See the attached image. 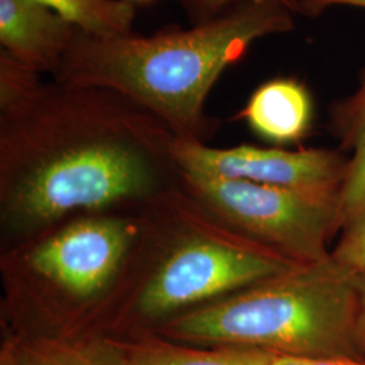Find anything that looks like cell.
<instances>
[{"label": "cell", "instance_id": "cell-5", "mask_svg": "<svg viewBox=\"0 0 365 365\" xmlns=\"http://www.w3.org/2000/svg\"><path fill=\"white\" fill-rule=\"evenodd\" d=\"M354 302V274L329 257L178 315L155 333L203 346L360 357L353 344Z\"/></svg>", "mask_w": 365, "mask_h": 365}, {"label": "cell", "instance_id": "cell-4", "mask_svg": "<svg viewBox=\"0 0 365 365\" xmlns=\"http://www.w3.org/2000/svg\"><path fill=\"white\" fill-rule=\"evenodd\" d=\"M141 226V207L83 212L0 249L1 337H102Z\"/></svg>", "mask_w": 365, "mask_h": 365}, {"label": "cell", "instance_id": "cell-8", "mask_svg": "<svg viewBox=\"0 0 365 365\" xmlns=\"http://www.w3.org/2000/svg\"><path fill=\"white\" fill-rule=\"evenodd\" d=\"M81 30L34 0H0V45L21 66L54 75Z\"/></svg>", "mask_w": 365, "mask_h": 365}, {"label": "cell", "instance_id": "cell-3", "mask_svg": "<svg viewBox=\"0 0 365 365\" xmlns=\"http://www.w3.org/2000/svg\"><path fill=\"white\" fill-rule=\"evenodd\" d=\"M141 214L102 337L155 331L178 315L303 265L235 232L182 185L143 206Z\"/></svg>", "mask_w": 365, "mask_h": 365}, {"label": "cell", "instance_id": "cell-13", "mask_svg": "<svg viewBox=\"0 0 365 365\" xmlns=\"http://www.w3.org/2000/svg\"><path fill=\"white\" fill-rule=\"evenodd\" d=\"M341 130L345 145L352 150L339 192L342 223L365 199V78L360 90L344 107Z\"/></svg>", "mask_w": 365, "mask_h": 365}, {"label": "cell", "instance_id": "cell-11", "mask_svg": "<svg viewBox=\"0 0 365 365\" xmlns=\"http://www.w3.org/2000/svg\"><path fill=\"white\" fill-rule=\"evenodd\" d=\"M0 365H111L103 337H1Z\"/></svg>", "mask_w": 365, "mask_h": 365}, {"label": "cell", "instance_id": "cell-14", "mask_svg": "<svg viewBox=\"0 0 365 365\" xmlns=\"http://www.w3.org/2000/svg\"><path fill=\"white\" fill-rule=\"evenodd\" d=\"M341 230L330 259L344 269L359 274L365 269V199L345 218Z\"/></svg>", "mask_w": 365, "mask_h": 365}, {"label": "cell", "instance_id": "cell-2", "mask_svg": "<svg viewBox=\"0 0 365 365\" xmlns=\"http://www.w3.org/2000/svg\"><path fill=\"white\" fill-rule=\"evenodd\" d=\"M292 15L280 0H238L212 21L148 37L80 31L52 78L119 92L160 118L176 138L209 144L220 122L205 107L217 80L255 41L291 31Z\"/></svg>", "mask_w": 365, "mask_h": 365}, {"label": "cell", "instance_id": "cell-12", "mask_svg": "<svg viewBox=\"0 0 365 365\" xmlns=\"http://www.w3.org/2000/svg\"><path fill=\"white\" fill-rule=\"evenodd\" d=\"M60 14L87 36L108 38L134 33L135 6L126 0H34Z\"/></svg>", "mask_w": 365, "mask_h": 365}, {"label": "cell", "instance_id": "cell-17", "mask_svg": "<svg viewBox=\"0 0 365 365\" xmlns=\"http://www.w3.org/2000/svg\"><path fill=\"white\" fill-rule=\"evenodd\" d=\"M271 365H365L364 359L360 357H295L274 354L271 357Z\"/></svg>", "mask_w": 365, "mask_h": 365}, {"label": "cell", "instance_id": "cell-16", "mask_svg": "<svg viewBox=\"0 0 365 365\" xmlns=\"http://www.w3.org/2000/svg\"><path fill=\"white\" fill-rule=\"evenodd\" d=\"M354 291L353 344L359 356L365 360V269L354 274Z\"/></svg>", "mask_w": 365, "mask_h": 365}, {"label": "cell", "instance_id": "cell-9", "mask_svg": "<svg viewBox=\"0 0 365 365\" xmlns=\"http://www.w3.org/2000/svg\"><path fill=\"white\" fill-rule=\"evenodd\" d=\"M111 365H271L272 353L238 346H203L155 331L103 337Z\"/></svg>", "mask_w": 365, "mask_h": 365}, {"label": "cell", "instance_id": "cell-19", "mask_svg": "<svg viewBox=\"0 0 365 365\" xmlns=\"http://www.w3.org/2000/svg\"><path fill=\"white\" fill-rule=\"evenodd\" d=\"M126 1H129L131 4H149V3H152V1H155V0H126Z\"/></svg>", "mask_w": 365, "mask_h": 365}, {"label": "cell", "instance_id": "cell-15", "mask_svg": "<svg viewBox=\"0 0 365 365\" xmlns=\"http://www.w3.org/2000/svg\"><path fill=\"white\" fill-rule=\"evenodd\" d=\"M192 25L209 22L225 13L238 0H179ZM292 13H297V0H280Z\"/></svg>", "mask_w": 365, "mask_h": 365}, {"label": "cell", "instance_id": "cell-6", "mask_svg": "<svg viewBox=\"0 0 365 365\" xmlns=\"http://www.w3.org/2000/svg\"><path fill=\"white\" fill-rule=\"evenodd\" d=\"M180 185L235 232L299 264L327 260L342 227L339 196L191 172H182Z\"/></svg>", "mask_w": 365, "mask_h": 365}, {"label": "cell", "instance_id": "cell-18", "mask_svg": "<svg viewBox=\"0 0 365 365\" xmlns=\"http://www.w3.org/2000/svg\"><path fill=\"white\" fill-rule=\"evenodd\" d=\"M330 6H356L365 9V0H297V13L318 15Z\"/></svg>", "mask_w": 365, "mask_h": 365}, {"label": "cell", "instance_id": "cell-10", "mask_svg": "<svg viewBox=\"0 0 365 365\" xmlns=\"http://www.w3.org/2000/svg\"><path fill=\"white\" fill-rule=\"evenodd\" d=\"M237 118L259 137L274 144H295L310 130L313 102L295 78H274L261 84Z\"/></svg>", "mask_w": 365, "mask_h": 365}, {"label": "cell", "instance_id": "cell-7", "mask_svg": "<svg viewBox=\"0 0 365 365\" xmlns=\"http://www.w3.org/2000/svg\"><path fill=\"white\" fill-rule=\"evenodd\" d=\"M175 157L182 172L339 197L348 164L346 158L327 149L214 148L180 138L175 141Z\"/></svg>", "mask_w": 365, "mask_h": 365}, {"label": "cell", "instance_id": "cell-1", "mask_svg": "<svg viewBox=\"0 0 365 365\" xmlns=\"http://www.w3.org/2000/svg\"><path fill=\"white\" fill-rule=\"evenodd\" d=\"M176 135L101 87L0 68V249L83 212L140 209L180 185Z\"/></svg>", "mask_w": 365, "mask_h": 365}]
</instances>
